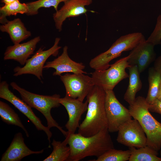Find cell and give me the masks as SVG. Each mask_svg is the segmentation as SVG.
Segmentation results:
<instances>
[{
  "label": "cell",
  "instance_id": "obj_8",
  "mask_svg": "<svg viewBox=\"0 0 161 161\" xmlns=\"http://www.w3.org/2000/svg\"><path fill=\"white\" fill-rule=\"evenodd\" d=\"M105 108L109 132L118 131L120 126L132 119L129 109L116 97L113 90H105Z\"/></svg>",
  "mask_w": 161,
  "mask_h": 161
},
{
  "label": "cell",
  "instance_id": "obj_15",
  "mask_svg": "<svg viewBox=\"0 0 161 161\" xmlns=\"http://www.w3.org/2000/svg\"><path fill=\"white\" fill-rule=\"evenodd\" d=\"M68 49L67 46H65L61 55L52 61L47 62L43 68L54 69L55 71L53 73V76H61L65 72L86 74L87 73L83 71L85 66L82 63L77 62L70 58Z\"/></svg>",
  "mask_w": 161,
  "mask_h": 161
},
{
  "label": "cell",
  "instance_id": "obj_1",
  "mask_svg": "<svg viewBox=\"0 0 161 161\" xmlns=\"http://www.w3.org/2000/svg\"><path fill=\"white\" fill-rule=\"evenodd\" d=\"M108 129L89 137L79 133L67 135L64 140L69 145L70 153L68 161H79L89 156L98 157L114 148Z\"/></svg>",
  "mask_w": 161,
  "mask_h": 161
},
{
  "label": "cell",
  "instance_id": "obj_28",
  "mask_svg": "<svg viewBox=\"0 0 161 161\" xmlns=\"http://www.w3.org/2000/svg\"><path fill=\"white\" fill-rule=\"evenodd\" d=\"M148 110L150 112L161 115V100L156 99L151 104L149 105Z\"/></svg>",
  "mask_w": 161,
  "mask_h": 161
},
{
  "label": "cell",
  "instance_id": "obj_24",
  "mask_svg": "<svg viewBox=\"0 0 161 161\" xmlns=\"http://www.w3.org/2000/svg\"><path fill=\"white\" fill-rule=\"evenodd\" d=\"M161 78L160 73L154 67L149 68L148 81L149 88L145 100L149 105L151 104L157 98L158 88Z\"/></svg>",
  "mask_w": 161,
  "mask_h": 161
},
{
  "label": "cell",
  "instance_id": "obj_32",
  "mask_svg": "<svg viewBox=\"0 0 161 161\" xmlns=\"http://www.w3.org/2000/svg\"><path fill=\"white\" fill-rule=\"evenodd\" d=\"M160 155L161 156V149H160Z\"/></svg>",
  "mask_w": 161,
  "mask_h": 161
},
{
  "label": "cell",
  "instance_id": "obj_12",
  "mask_svg": "<svg viewBox=\"0 0 161 161\" xmlns=\"http://www.w3.org/2000/svg\"><path fill=\"white\" fill-rule=\"evenodd\" d=\"M154 46L146 40L140 43L129 55L128 61L129 65H136L140 73L144 71L155 60Z\"/></svg>",
  "mask_w": 161,
  "mask_h": 161
},
{
  "label": "cell",
  "instance_id": "obj_10",
  "mask_svg": "<svg viewBox=\"0 0 161 161\" xmlns=\"http://www.w3.org/2000/svg\"><path fill=\"white\" fill-rule=\"evenodd\" d=\"M117 141L129 148H138L147 145V137L144 129L137 120L131 119L119 128Z\"/></svg>",
  "mask_w": 161,
  "mask_h": 161
},
{
  "label": "cell",
  "instance_id": "obj_11",
  "mask_svg": "<svg viewBox=\"0 0 161 161\" xmlns=\"http://www.w3.org/2000/svg\"><path fill=\"white\" fill-rule=\"evenodd\" d=\"M9 86L6 81H3L0 83V98L7 100L14 105L28 118L38 130L44 131L47 134L49 142L48 147L50 148V138L52 134L50 129L48 126L43 125L40 119L33 112L32 108L22 100L15 95L9 89Z\"/></svg>",
  "mask_w": 161,
  "mask_h": 161
},
{
  "label": "cell",
  "instance_id": "obj_3",
  "mask_svg": "<svg viewBox=\"0 0 161 161\" xmlns=\"http://www.w3.org/2000/svg\"><path fill=\"white\" fill-rule=\"evenodd\" d=\"M149 106L145 98L139 96L129 105V109L132 117L138 121L144 129L147 145L158 152L161 149V123L151 115Z\"/></svg>",
  "mask_w": 161,
  "mask_h": 161
},
{
  "label": "cell",
  "instance_id": "obj_16",
  "mask_svg": "<svg viewBox=\"0 0 161 161\" xmlns=\"http://www.w3.org/2000/svg\"><path fill=\"white\" fill-rule=\"evenodd\" d=\"M40 40V36H38L26 42L7 47L4 54V59L13 60L22 65H25L28 58L33 54Z\"/></svg>",
  "mask_w": 161,
  "mask_h": 161
},
{
  "label": "cell",
  "instance_id": "obj_29",
  "mask_svg": "<svg viewBox=\"0 0 161 161\" xmlns=\"http://www.w3.org/2000/svg\"><path fill=\"white\" fill-rule=\"evenodd\" d=\"M154 67L161 75V55L155 59Z\"/></svg>",
  "mask_w": 161,
  "mask_h": 161
},
{
  "label": "cell",
  "instance_id": "obj_14",
  "mask_svg": "<svg viewBox=\"0 0 161 161\" xmlns=\"http://www.w3.org/2000/svg\"><path fill=\"white\" fill-rule=\"evenodd\" d=\"M92 0H67L53 15L56 29L61 32L63 22L68 18L78 16L88 11L85 7L91 4Z\"/></svg>",
  "mask_w": 161,
  "mask_h": 161
},
{
  "label": "cell",
  "instance_id": "obj_4",
  "mask_svg": "<svg viewBox=\"0 0 161 161\" xmlns=\"http://www.w3.org/2000/svg\"><path fill=\"white\" fill-rule=\"evenodd\" d=\"M13 89L20 94L22 100L31 108H34L41 112L45 117L48 127L57 128L66 137L67 131L63 129L51 115V111L52 108L58 107L61 104L59 102L60 96L55 94L52 95H38L30 92L21 88L16 83L12 82L10 83Z\"/></svg>",
  "mask_w": 161,
  "mask_h": 161
},
{
  "label": "cell",
  "instance_id": "obj_2",
  "mask_svg": "<svg viewBox=\"0 0 161 161\" xmlns=\"http://www.w3.org/2000/svg\"><path fill=\"white\" fill-rule=\"evenodd\" d=\"M105 90L97 85H95L87 95V112L78 128V133L85 137H89L108 129L105 108Z\"/></svg>",
  "mask_w": 161,
  "mask_h": 161
},
{
  "label": "cell",
  "instance_id": "obj_25",
  "mask_svg": "<svg viewBox=\"0 0 161 161\" xmlns=\"http://www.w3.org/2000/svg\"><path fill=\"white\" fill-rule=\"evenodd\" d=\"M67 0H38L26 3L28 11L27 15L34 16L38 13V10L41 8H49L53 7L56 11L58 10V7L61 2H64Z\"/></svg>",
  "mask_w": 161,
  "mask_h": 161
},
{
  "label": "cell",
  "instance_id": "obj_31",
  "mask_svg": "<svg viewBox=\"0 0 161 161\" xmlns=\"http://www.w3.org/2000/svg\"><path fill=\"white\" fill-rule=\"evenodd\" d=\"M16 0H1V2L5 4L12 2Z\"/></svg>",
  "mask_w": 161,
  "mask_h": 161
},
{
  "label": "cell",
  "instance_id": "obj_21",
  "mask_svg": "<svg viewBox=\"0 0 161 161\" xmlns=\"http://www.w3.org/2000/svg\"><path fill=\"white\" fill-rule=\"evenodd\" d=\"M131 152L129 161H161L158 152L148 145L138 148H129Z\"/></svg>",
  "mask_w": 161,
  "mask_h": 161
},
{
  "label": "cell",
  "instance_id": "obj_23",
  "mask_svg": "<svg viewBox=\"0 0 161 161\" xmlns=\"http://www.w3.org/2000/svg\"><path fill=\"white\" fill-rule=\"evenodd\" d=\"M51 145L53 148L52 152L43 161H68L70 150L69 146L67 145V142L65 140L61 142L53 139Z\"/></svg>",
  "mask_w": 161,
  "mask_h": 161
},
{
  "label": "cell",
  "instance_id": "obj_26",
  "mask_svg": "<svg viewBox=\"0 0 161 161\" xmlns=\"http://www.w3.org/2000/svg\"><path fill=\"white\" fill-rule=\"evenodd\" d=\"M130 149L123 151L110 149L97 157L95 161H126L129 160L130 155Z\"/></svg>",
  "mask_w": 161,
  "mask_h": 161
},
{
  "label": "cell",
  "instance_id": "obj_7",
  "mask_svg": "<svg viewBox=\"0 0 161 161\" xmlns=\"http://www.w3.org/2000/svg\"><path fill=\"white\" fill-rule=\"evenodd\" d=\"M60 38H55L53 46L47 50H44L41 47L32 57L27 61L23 67L17 66L13 69V76H18L24 74H32L41 80L43 77V70L44 64L51 56H56L61 47L58 46Z\"/></svg>",
  "mask_w": 161,
  "mask_h": 161
},
{
  "label": "cell",
  "instance_id": "obj_19",
  "mask_svg": "<svg viewBox=\"0 0 161 161\" xmlns=\"http://www.w3.org/2000/svg\"><path fill=\"white\" fill-rule=\"evenodd\" d=\"M129 71V83L124 96V99L129 105L132 104L136 99V95L141 89L142 83L140 77V73L136 65L130 66Z\"/></svg>",
  "mask_w": 161,
  "mask_h": 161
},
{
  "label": "cell",
  "instance_id": "obj_20",
  "mask_svg": "<svg viewBox=\"0 0 161 161\" xmlns=\"http://www.w3.org/2000/svg\"><path fill=\"white\" fill-rule=\"evenodd\" d=\"M28 8L26 3H21L19 0L4 4L0 8V22L3 24L8 20L6 17L18 14H26Z\"/></svg>",
  "mask_w": 161,
  "mask_h": 161
},
{
  "label": "cell",
  "instance_id": "obj_30",
  "mask_svg": "<svg viewBox=\"0 0 161 161\" xmlns=\"http://www.w3.org/2000/svg\"><path fill=\"white\" fill-rule=\"evenodd\" d=\"M157 99L161 100V78L158 88Z\"/></svg>",
  "mask_w": 161,
  "mask_h": 161
},
{
  "label": "cell",
  "instance_id": "obj_22",
  "mask_svg": "<svg viewBox=\"0 0 161 161\" xmlns=\"http://www.w3.org/2000/svg\"><path fill=\"white\" fill-rule=\"evenodd\" d=\"M0 116L2 120L8 124L14 125L21 128L27 137L28 131L22 123L18 114L7 103L0 101Z\"/></svg>",
  "mask_w": 161,
  "mask_h": 161
},
{
  "label": "cell",
  "instance_id": "obj_18",
  "mask_svg": "<svg viewBox=\"0 0 161 161\" xmlns=\"http://www.w3.org/2000/svg\"><path fill=\"white\" fill-rule=\"evenodd\" d=\"M0 31L9 35L14 44L20 43L31 36L30 31L27 30L21 19L17 18L8 21L0 26Z\"/></svg>",
  "mask_w": 161,
  "mask_h": 161
},
{
  "label": "cell",
  "instance_id": "obj_13",
  "mask_svg": "<svg viewBox=\"0 0 161 161\" xmlns=\"http://www.w3.org/2000/svg\"><path fill=\"white\" fill-rule=\"evenodd\" d=\"M59 102L65 107L68 114V120L65 125L68 132L67 135L75 133L80 126L82 115L87 111L88 101L86 100L83 102L78 99L65 96L60 98Z\"/></svg>",
  "mask_w": 161,
  "mask_h": 161
},
{
  "label": "cell",
  "instance_id": "obj_6",
  "mask_svg": "<svg viewBox=\"0 0 161 161\" xmlns=\"http://www.w3.org/2000/svg\"><path fill=\"white\" fill-rule=\"evenodd\" d=\"M129 55L117 61L109 68L103 70H96L91 73L95 85L105 90H113L120 81L129 77L126 69L129 67Z\"/></svg>",
  "mask_w": 161,
  "mask_h": 161
},
{
  "label": "cell",
  "instance_id": "obj_17",
  "mask_svg": "<svg viewBox=\"0 0 161 161\" xmlns=\"http://www.w3.org/2000/svg\"><path fill=\"white\" fill-rule=\"evenodd\" d=\"M44 149L40 151L31 150L26 145L22 134H15L10 146L1 156V161H19L32 154L42 153Z\"/></svg>",
  "mask_w": 161,
  "mask_h": 161
},
{
  "label": "cell",
  "instance_id": "obj_9",
  "mask_svg": "<svg viewBox=\"0 0 161 161\" xmlns=\"http://www.w3.org/2000/svg\"><path fill=\"white\" fill-rule=\"evenodd\" d=\"M60 77L65 87V96L82 101L95 85L91 77L83 73H67Z\"/></svg>",
  "mask_w": 161,
  "mask_h": 161
},
{
  "label": "cell",
  "instance_id": "obj_5",
  "mask_svg": "<svg viewBox=\"0 0 161 161\" xmlns=\"http://www.w3.org/2000/svg\"><path fill=\"white\" fill-rule=\"evenodd\" d=\"M145 39L140 32H134L122 36L114 42L106 51L92 59L90 67L95 70H103L109 68V62L120 56L122 52L131 50L140 42Z\"/></svg>",
  "mask_w": 161,
  "mask_h": 161
},
{
  "label": "cell",
  "instance_id": "obj_27",
  "mask_svg": "<svg viewBox=\"0 0 161 161\" xmlns=\"http://www.w3.org/2000/svg\"><path fill=\"white\" fill-rule=\"evenodd\" d=\"M154 46L161 44V15L157 18V23L152 32L146 40Z\"/></svg>",
  "mask_w": 161,
  "mask_h": 161
}]
</instances>
